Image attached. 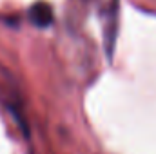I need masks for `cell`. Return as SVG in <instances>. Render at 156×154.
Returning <instances> with one entry per match:
<instances>
[{"mask_svg":"<svg viewBox=\"0 0 156 154\" xmlns=\"http://www.w3.org/2000/svg\"><path fill=\"white\" fill-rule=\"evenodd\" d=\"M118 31V0H109V4L104 9V42H105V53L109 58L113 56V49L116 44Z\"/></svg>","mask_w":156,"mask_h":154,"instance_id":"6da1fadb","label":"cell"},{"mask_svg":"<svg viewBox=\"0 0 156 154\" xmlns=\"http://www.w3.org/2000/svg\"><path fill=\"white\" fill-rule=\"evenodd\" d=\"M29 20L37 27H49L53 24V9L45 2H37L29 9Z\"/></svg>","mask_w":156,"mask_h":154,"instance_id":"7a4b0ae2","label":"cell"}]
</instances>
